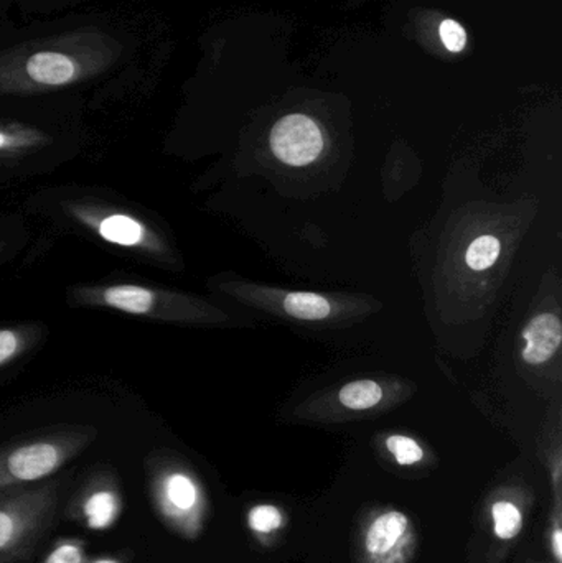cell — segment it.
<instances>
[{
  "label": "cell",
  "mask_w": 562,
  "mask_h": 563,
  "mask_svg": "<svg viewBox=\"0 0 562 563\" xmlns=\"http://www.w3.org/2000/svg\"><path fill=\"white\" fill-rule=\"evenodd\" d=\"M121 55V42L95 26L20 43L0 52V95L59 91L98 78Z\"/></svg>",
  "instance_id": "6da1fadb"
},
{
  "label": "cell",
  "mask_w": 562,
  "mask_h": 563,
  "mask_svg": "<svg viewBox=\"0 0 562 563\" xmlns=\"http://www.w3.org/2000/svg\"><path fill=\"white\" fill-rule=\"evenodd\" d=\"M218 287L246 307L296 323L337 327L366 317L370 311L375 310V303L372 301L349 295L283 290L253 282H221Z\"/></svg>",
  "instance_id": "7a4b0ae2"
},
{
  "label": "cell",
  "mask_w": 562,
  "mask_h": 563,
  "mask_svg": "<svg viewBox=\"0 0 562 563\" xmlns=\"http://www.w3.org/2000/svg\"><path fill=\"white\" fill-rule=\"evenodd\" d=\"M73 298L89 307L109 308L134 317L152 318L180 323L220 324L231 321L230 314L218 310L213 305L162 288L137 284L96 285L76 288Z\"/></svg>",
  "instance_id": "3957f363"
},
{
  "label": "cell",
  "mask_w": 562,
  "mask_h": 563,
  "mask_svg": "<svg viewBox=\"0 0 562 563\" xmlns=\"http://www.w3.org/2000/svg\"><path fill=\"white\" fill-rule=\"evenodd\" d=\"M145 466L148 499L162 525L180 538L197 539L208 515L207 493L198 476L165 453H152Z\"/></svg>",
  "instance_id": "277c9868"
},
{
  "label": "cell",
  "mask_w": 562,
  "mask_h": 563,
  "mask_svg": "<svg viewBox=\"0 0 562 563\" xmlns=\"http://www.w3.org/2000/svg\"><path fill=\"white\" fill-rule=\"evenodd\" d=\"M59 486L42 482L0 493V563H25L55 526Z\"/></svg>",
  "instance_id": "5b68a950"
},
{
  "label": "cell",
  "mask_w": 562,
  "mask_h": 563,
  "mask_svg": "<svg viewBox=\"0 0 562 563\" xmlns=\"http://www.w3.org/2000/svg\"><path fill=\"white\" fill-rule=\"evenodd\" d=\"M96 430L88 427H69L0 449V493L46 482L66 463L85 452Z\"/></svg>",
  "instance_id": "8992f818"
},
{
  "label": "cell",
  "mask_w": 562,
  "mask_h": 563,
  "mask_svg": "<svg viewBox=\"0 0 562 563\" xmlns=\"http://www.w3.org/2000/svg\"><path fill=\"white\" fill-rule=\"evenodd\" d=\"M73 220L88 228L99 240L121 250L137 251L162 257L167 253L164 240L144 220L125 211L89 203H71L66 207Z\"/></svg>",
  "instance_id": "52a82bcc"
},
{
  "label": "cell",
  "mask_w": 562,
  "mask_h": 563,
  "mask_svg": "<svg viewBox=\"0 0 562 563\" xmlns=\"http://www.w3.org/2000/svg\"><path fill=\"white\" fill-rule=\"evenodd\" d=\"M418 538L411 519L398 509H382L363 526L360 563H409Z\"/></svg>",
  "instance_id": "ba28073f"
},
{
  "label": "cell",
  "mask_w": 562,
  "mask_h": 563,
  "mask_svg": "<svg viewBox=\"0 0 562 563\" xmlns=\"http://www.w3.org/2000/svg\"><path fill=\"white\" fill-rule=\"evenodd\" d=\"M124 511V496L118 476L109 470L92 473L73 495L66 516L88 531L114 528Z\"/></svg>",
  "instance_id": "9c48e42d"
},
{
  "label": "cell",
  "mask_w": 562,
  "mask_h": 563,
  "mask_svg": "<svg viewBox=\"0 0 562 563\" xmlns=\"http://www.w3.org/2000/svg\"><path fill=\"white\" fill-rule=\"evenodd\" d=\"M274 157L289 167H306L322 155L326 141L319 125L309 115L289 114L271 131Z\"/></svg>",
  "instance_id": "30bf717a"
},
{
  "label": "cell",
  "mask_w": 562,
  "mask_h": 563,
  "mask_svg": "<svg viewBox=\"0 0 562 563\" xmlns=\"http://www.w3.org/2000/svg\"><path fill=\"white\" fill-rule=\"evenodd\" d=\"M525 346L521 357L530 366H541L557 356L561 347L562 324L561 318L553 311H543L535 314L524 333Z\"/></svg>",
  "instance_id": "8fae6325"
},
{
  "label": "cell",
  "mask_w": 562,
  "mask_h": 563,
  "mask_svg": "<svg viewBox=\"0 0 562 563\" xmlns=\"http://www.w3.org/2000/svg\"><path fill=\"white\" fill-rule=\"evenodd\" d=\"M392 389L388 384L376 379H359L345 384L342 389L337 390L333 400L337 406L349 412H375L382 407L392 406Z\"/></svg>",
  "instance_id": "7c38bea8"
},
{
  "label": "cell",
  "mask_w": 562,
  "mask_h": 563,
  "mask_svg": "<svg viewBox=\"0 0 562 563\" xmlns=\"http://www.w3.org/2000/svg\"><path fill=\"white\" fill-rule=\"evenodd\" d=\"M492 526H494V534L500 541L510 542L520 536L524 531L525 515L520 503L511 496L497 499L491 509Z\"/></svg>",
  "instance_id": "4fadbf2b"
},
{
  "label": "cell",
  "mask_w": 562,
  "mask_h": 563,
  "mask_svg": "<svg viewBox=\"0 0 562 563\" xmlns=\"http://www.w3.org/2000/svg\"><path fill=\"white\" fill-rule=\"evenodd\" d=\"M48 144V135L22 124H0V155H20Z\"/></svg>",
  "instance_id": "5bb4252c"
},
{
  "label": "cell",
  "mask_w": 562,
  "mask_h": 563,
  "mask_svg": "<svg viewBox=\"0 0 562 563\" xmlns=\"http://www.w3.org/2000/svg\"><path fill=\"white\" fill-rule=\"evenodd\" d=\"M502 243L492 234H484L474 240L465 254V263L475 273L491 269L500 256Z\"/></svg>",
  "instance_id": "9a60e30c"
},
{
  "label": "cell",
  "mask_w": 562,
  "mask_h": 563,
  "mask_svg": "<svg viewBox=\"0 0 562 563\" xmlns=\"http://www.w3.org/2000/svg\"><path fill=\"white\" fill-rule=\"evenodd\" d=\"M386 450L392 453L395 462L401 466L418 465L426 456L421 443L406 435L388 437V439H386Z\"/></svg>",
  "instance_id": "2e32d148"
},
{
  "label": "cell",
  "mask_w": 562,
  "mask_h": 563,
  "mask_svg": "<svg viewBox=\"0 0 562 563\" xmlns=\"http://www.w3.org/2000/svg\"><path fill=\"white\" fill-rule=\"evenodd\" d=\"M86 542L79 538H59L42 563H86Z\"/></svg>",
  "instance_id": "e0dca14e"
},
{
  "label": "cell",
  "mask_w": 562,
  "mask_h": 563,
  "mask_svg": "<svg viewBox=\"0 0 562 563\" xmlns=\"http://www.w3.org/2000/svg\"><path fill=\"white\" fill-rule=\"evenodd\" d=\"M284 525V516L276 506H254L247 515V526L257 536H269L279 531Z\"/></svg>",
  "instance_id": "ac0fdd59"
},
{
  "label": "cell",
  "mask_w": 562,
  "mask_h": 563,
  "mask_svg": "<svg viewBox=\"0 0 562 563\" xmlns=\"http://www.w3.org/2000/svg\"><path fill=\"white\" fill-rule=\"evenodd\" d=\"M26 343L29 338L25 331L19 328H0V367L16 360L26 350Z\"/></svg>",
  "instance_id": "d6986e66"
},
{
  "label": "cell",
  "mask_w": 562,
  "mask_h": 563,
  "mask_svg": "<svg viewBox=\"0 0 562 563\" xmlns=\"http://www.w3.org/2000/svg\"><path fill=\"white\" fill-rule=\"evenodd\" d=\"M439 35H441L445 48L451 53H461L467 46V32L455 20H444L439 26Z\"/></svg>",
  "instance_id": "ffe728a7"
},
{
  "label": "cell",
  "mask_w": 562,
  "mask_h": 563,
  "mask_svg": "<svg viewBox=\"0 0 562 563\" xmlns=\"http://www.w3.org/2000/svg\"><path fill=\"white\" fill-rule=\"evenodd\" d=\"M562 536L560 529H554L553 534V551L554 555H557L558 561H561V552H562Z\"/></svg>",
  "instance_id": "44dd1931"
},
{
  "label": "cell",
  "mask_w": 562,
  "mask_h": 563,
  "mask_svg": "<svg viewBox=\"0 0 562 563\" xmlns=\"http://www.w3.org/2000/svg\"><path fill=\"white\" fill-rule=\"evenodd\" d=\"M86 563H124L121 559L118 558H98L95 561L86 562Z\"/></svg>",
  "instance_id": "7402d4cb"
}]
</instances>
